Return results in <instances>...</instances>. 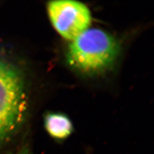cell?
Instances as JSON below:
<instances>
[{
  "label": "cell",
  "mask_w": 154,
  "mask_h": 154,
  "mask_svg": "<svg viewBox=\"0 0 154 154\" xmlns=\"http://www.w3.org/2000/svg\"><path fill=\"white\" fill-rule=\"evenodd\" d=\"M50 22L62 37L72 41L88 29L91 22L89 9L73 0L50 1L47 5Z\"/></svg>",
  "instance_id": "obj_3"
},
{
  "label": "cell",
  "mask_w": 154,
  "mask_h": 154,
  "mask_svg": "<svg viewBox=\"0 0 154 154\" xmlns=\"http://www.w3.org/2000/svg\"><path fill=\"white\" fill-rule=\"evenodd\" d=\"M45 127L50 137L58 140L69 137L73 130L70 119L60 113H51L46 116Z\"/></svg>",
  "instance_id": "obj_4"
},
{
  "label": "cell",
  "mask_w": 154,
  "mask_h": 154,
  "mask_svg": "<svg viewBox=\"0 0 154 154\" xmlns=\"http://www.w3.org/2000/svg\"><path fill=\"white\" fill-rule=\"evenodd\" d=\"M118 42L109 33L99 29H88L69 45L66 60L79 72L96 73L109 68L119 55Z\"/></svg>",
  "instance_id": "obj_2"
},
{
  "label": "cell",
  "mask_w": 154,
  "mask_h": 154,
  "mask_svg": "<svg viewBox=\"0 0 154 154\" xmlns=\"http://www.w3.org/2000/svg\"><path fill=\"white\" fill-rule=\"evenodd\" d=\"M29 111L28 84L23 68L13 49L0 45V149L21 131Z\"/></svg>",
  "instance_id": "obj_1"
},
{
  "label": "cell",
  "mask_w": 154,
  "mask_h": 154,
  "mask_svg": "<svg viewBox=\"0 0 154 154\" xmlns=\"http://www.w3.org/2000/svg\"><path fill=\"white\" fill-rule=\"evenodd\" d=\"M8 154H33L30 149L26 146H24L20 149H18L16 151L11 152Z\"/></svg>",
  "instance_id": "obj_5"
}]
</instances>
